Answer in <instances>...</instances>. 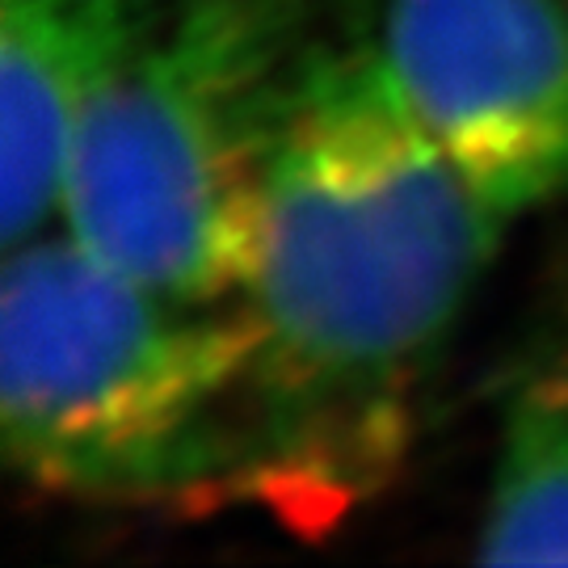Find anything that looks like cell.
Returning <instances> with one entry per match:
<instances>
[{
    "label": "cell",
    "mask_w": 568,
    "mask_h": 568,
    "mask_svg": "<svg viewBox=\"0 0 568 568\" xmlns=\"http://www.w3.org/2000/svg\"><path fill=\"white\" fill-rule=\"evenodd\" d=\"M501 211L396 98L375 47H316L265 178L236 501L316 530L396 476Z\"/></svg>",
    "instance_id": "6da1fadb"
},
{
    "label": "cell",
    "mask_w": 568,
    "mask_h": 568,
    "mask_svg": "<svg viewBox=\"0 0 568 568\" xmlns=\"http://www.w3.org/2000/svg\"><path fill=\"white\" fill-rule=\"evenodd\" d=\"M253 328L68 236L9 244L0 270V434L30 485L89 501L236 497Z\"/></svg>",
    "instance_id": "7a4b0ae2"
},
{
    "label": "cell",
    "mask_w": 568,
    "mask_h": 568,
    "mask_svg": "<svg viewBox=\"0 0 568 568\" xmlns=\"http://www.w3.org/2000/svg\"><path fill=\"white\" fill-rule=\"evenodd\" d=\"M307 0H178L84 114L68 232L185 300L241 295L270 164L316 47Z\"/></svg>",
    "instance_id": "3957f363"
},
{
    "label": "cell",
    "mask_w": 568,
    "mask_h": 568,
    "mask_svg": "<svg viewBox=\"0 0 568 568\" xmlns=\"http://www.w3.org/2000/svg\"><path fill=\"white\" fill-rule=\"evenodd\" d=\"M396 98L506 220L568 194V0H387Z\"/></svg>",
    "instance_id": "277c9868"
},
{
    "label": "cell",
    "mask_w": 568,
    "mask_h": 568,
    "mask_svg": "<svg viewBox=\"0 0 568 568\" xmlns=\"http://www.w3.org/2000/svg\"><path fill=\"white\" fill-rule=\"evenodd\" d=\"M161 13V0H0L4 244L30 241L51 224L84 114Z\"/></svg>",
    "instance_id": "5b68a950"
},
{
    "label": "cell",
    "mask_w": 568,
    "mask_h": 568,
    "mask_svg": "<svg viewBox=\"0 0 568 568\" xmlns=\"http://www.w3.org/2000/svg\"><path fill=\"white\" fill-rule=\"evenodd\" d=\"M488 565H568V354L523 375L480 523Z\"/></svg>",
    "instance_id": "8992f818"
}]
</instances>
